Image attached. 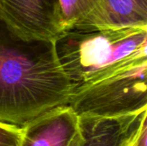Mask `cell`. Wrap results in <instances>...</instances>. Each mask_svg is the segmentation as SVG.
Here are the masks:
<instances>
[{
    "mask_svg": "<svg viewBox=\"0 0 147 146\" xmlns=\"http://www.w3.org/2000/svg\"><path fill=\"white\" fill-rule=\"evenodd\" d=\"M71 93L54 42L24 40L0 20V122L21 127L67 105Z\"/></svg>",
    "mask_w": 147,
    "mask_h": 146,
    "instance_id": "obj_1",
    "label": "cell"
},
{
    "mask_svg": "<svg viewBox=\"0 0 147 146\" xmlns=\"http://www.w3.org/2000/svg\"><path fill=\"white\" fill-rule=\"evenodd\" d=\"M54 45L73 90L147 60V26L74 28Z\"/></svg>",
    "mask_w": 147,
    "mask_h": 146,
    "instance_id": "obj_2",
    "label": "cell"
},
{
    "mask_svg": "<svg viewBox=\"0 0 147 146\" xmlns=\"http://www.w3.org/2000/svg\"><path fill=\"white\" fill-rule=\"evenodd\" d=\"M147 60L72 90L67 104L78 116L117 117L147 110Z\"/></svg>",
    "mask_w": 147,
    "mask_h": 146,
    "instance_id": "obj_3",
    "label": "cell"
},
{
    "mask_svg": "<svg viewBox=\"0 0 147 146\" xmlns=\"http://www.w3.org/2000/svg\"><path fill=\"white\" fill-rule=\"evenodd\" d=\"M0 20L27 41L54 42L65 32L59 0H0Z\"/></svg>",
    "mask_w": 147,
    "mask_h": 146,
    "instance_id": "obj_4",
    "label": "cell"
},
{
    "mask_svg": "<svg viewBox=\"0 0 147 146\" xmlns=\"http://www.w3.org/2000/svg\"><path fill=\"white\" fill-rule=\"evenodd\" d=\"M147 110L117 117L78 116V130L69 146H129Z\"/></svg>",
    "mask_w": 147,
    "mask_h": 146,
    "instance_id": "obj_5",
    "label": "cell"
},
{
    "mask_svg": "<svg viewBox=\"0 0 147 146\" xmlns=\"http://www.w3.org/2000/svg\"><path fill=\"white\" fill-rule=\"evenodd\" d=\"M21 128L19 146H69L78 130V116L68 105H62Z\"/></svg>",
    "mask_w": 147,
    "mask_h": 146,
    "instance_id": "obj_6",
    "label": "cell"
},
{
    "mask_svg": "<svg viewBox=\"0 0 147 146\" xmlns=\"http://www.w3.org/2000/svg\"><path fill=\"white\" fill-rule=\"evenodd\" d=\"M59 1L65 31L74 28L108 27V0Z\"/></svg>",
    "mask_w": 147,
    "mask_h": 146,
    "instance_id": "obj_7",
    "label": "cell"
},
{
    "mask_svg": "<svg viewBox=\"0 0 147 146\" xmlns=\"http://www.w3.org/2000/svg\"><path fill=\"white\" fill-rule=\"evenodd\" d=\"M108 27L147 26V0H108Z\"/></svg>",
    "mask_w": 147,
    "mask_h": 146,
    "instance_id": "obj_8",
    "label": "cell"
},
{
    "mask_svg": "<svg viewBox=\"0 0 147 146\" xmlns=\"http://www.w3.org/2000/svg\"><path fill=\"white\" fill-rule=\"evenodd\" d=\"M22 128L0 122V146H19Z\"/></svg>",
    "mask_w": 147,
    "mask_h": 146,
    "instance_id": "obj_9",
    "label": "cell"
},
{
    "mask_svg": "<svg viewBox=\"0 0 147 146\" xmlns=\"http://www.w3.org/2000/svg\"><path fill=\"white\" fill-rule=\"evenodd\" d=\"M133 146H147V120L143 121L140 131L133 141Z\"/></svg>",
    "mask_w": 147,
    "mask_h": 146,
    "instance_id": "obj_10",
    "label": "cell"
},
{
    "mask_svg": "<svg viewBox=\"0 0 147 146\" xmlns=\"http://www.w3.org/2000/svg\"><path fill=\"white\" fill-rule=\"evenodd\" d=\"M129 146H133V143H132V144H131V145H130Z\"/></svg>",
    "mask_w": 147,
    "mask_h": 146,
    "instance_id": "obj_11",
    "label": "cell"
}]
</instances>
